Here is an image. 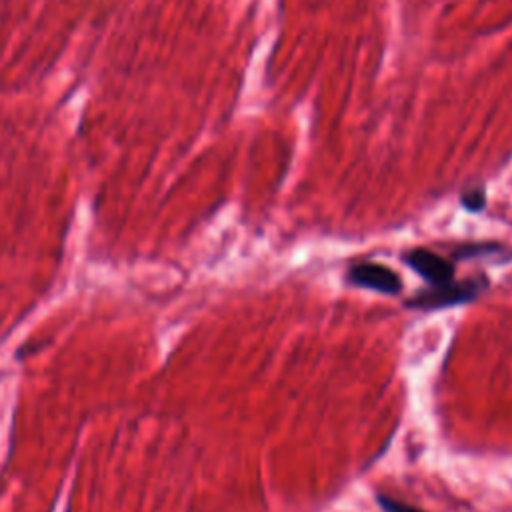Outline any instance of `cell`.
Returning a JSON list of instances; mask_svg holds the SVG:
<instances>
[{
  "label": "cell",
  "mask_w": 512,
  "mask_h": 512,
  "mask_svg": "<svg viewBox=\"0 0 512 512\" xmlns=\"http://www.w3.org/2000/svg\"><path fill=\"white\" fill-rule=\"evenodd\" d=\"M460 200H462V206H464L466 210H472V212L482 210L484 204H486V196H484L482 190H470V192L462 194Z\"/></svg>",
  "instance_id": "obj_5"
},
{
  "label": "cell",
  "mask_w": 512,
  "mask_h": 512,
  "mask_svg": "<svg viewBox=\"0 0 512 512\" xmlns=\"http://www.w3.org/2000/svg\"><path fill=\"white\" fill-rule=\"evenodd\" d=\"M492 250H500V248H498V246H490V244L466 246V248H460L454 256H458V258H466V256H476V254H486V252H492Z\"/></svg>",
  "instance_id": "obj_6"
},
{
  "label": "cell",
  "mask_w": 512,
  "mask_h": 512,
  "mask_svg": "<svg viewBox=\"0 0 512 512\" xmlns=\"http://www.w3.org/2000/svg\"><path fill=\"white\" fill-rule=\"evenodd\" d=\"M486 286H488V282H486L484 276L466 278V280H460V282L450 280L446 284L432 286V288L416 292L406 302V306L408 308H420V310H436V308H444V306H454V304L474 300Z\"/></svg>",
  "instance_id": "obj_1"
},
{
  "label": "cell",
  "mask_w": 512,
  "mask_h": 512,
  "mask_svg": "<svg viewBox=\"0 0 512 512\" xmlns=\"http://www.w3.org/2000/svg\"><path fill=\"white\" fill-rule=\"evenodd\" d=\"M346 280L354 286H362V288H370L382 294H398L402 290V280L400 276L382 264H354L348 274Z\"/></svg>",
  "instance_id": "obj_2"
},
{
  "label": "cell",
  "mask_w": 512,
  "mask_h": 512,
  "mask_svg": "<svg viewBox=\"0 0 512 512\" xmlns=\"http://www.w3.org/2000/svg\"><path fill=\"white\" fill-rule=\"evenodd\" d=\"M376 502L378 506L384 510V512H424V510H418L414 506H408V504H402L390 496H384V494H378L376 496Z\"/></svg>",
  "instance_id": "obj_4"
},
{
  "label": "cell",
  "mask_w": 512,
  "mask_h": 512,
  "mask_svg": "<svg viewBox=\"0 0 512 512\" xmlns=\"http://www.w3.org/2000/svg\"><path fill=\"white\" fill-rule=\"evenodd\" d=\"M404 262L432 286L446 284L454 278V264L430 250H410L404 256Z\"/></svg>",
  "instance_id": "obj_3"
}]
</instances>
